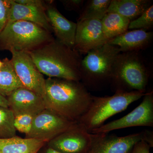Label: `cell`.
<instances>
[{
    "mask_svg": "<svg viewBox=\"0 0 153 153\" xmlns=\"http://www.w3.org/2000/svg\"><path fill=\"white\" fill-rule=\"evenodd\" d=\"M92 97L80 81L49 77L45 80L46 108L72 121L78 122L90 106Z\"/></svg>",
    "mask_w": 153,
    "mask_h": 153,
    "instance_id": "6da1fadb",
    "label": "cell"
},
{
    "mask_svg": "<svg viewBox=\"0 0 153 153\" xmlns=\"http://www.w3.org/2000/svg\"><path fill=\"white\" fill-rule=\"evenodd\" d=\"M28 53L38 70L48 77L80 81L81 55L56 39Z\"/></svg>",
    "mask_w": 153,
    "mask_h": 153,
    "instance_id": "7a4b0ae2",
    "label": "cell"
},
{
    "mask_svg": "<svg viewBox=\"0 0 153 153\" xmlns=\"http://www.w3.org/2000/svg\"><path fill=\"white\" fill-rule=\"evenodd\" d=\"M150 73L140 51L120 52L113 66L110 85L111 90L146 92Z\"/></svg>",
    "mask_w": 153,
    "mask_h": 153,
    "instance_id": "3957f363",
    "label": "cell"
},
{
    "mask_svg": "<svg viewBox=\"0 0 153 153\" xmlns=\"http://www.w3.org/2000/svg\"><path fill=\"white\" fill-rule=\"evenodd\" d=\"M121 52L108 43L88 52L80 64V82L88 90L98 91L110 84L113 66Z\"/></svg>",
    "mask_w": 153,
    "mask_h": 153,
    "instance_id": "277c9868",
    "label": "cell"
},
{
    "mask_svg": "<svg viewBox=\"0 0 153 153\" xmlns=\"http://www.w3.org/2000/svg\"><path fill=\"white\" fill-rule=\"evenodd\" d=\"M55 39L52 33L34 23L9 22L0 34V50L29 53Z\"/></svg>",
    "mask_w": 153,
    "mask_h": 153,
    "instance_id": "5b68a950",
    "label": "cell"
},
{
    "mask_svg": "<svg viewBox=\"0 0 153 153\" xmlns=\"http://www.w3.org/2000/svg\"><path fill=\"white\" fill-rule=\"evenodd\" d=\"M146 92L141 91H117L112 96H93L86 112L78 121L90 132L101 126L113 116L125 110L134 102L142 98Z\"/></svg>",
    "mask_w": 153,
    "mask_h": 153,
    "instance_id": "8992f818",
    "label": "cell"
},
{
    "mask_svg": "<svg viewBox=\"0 0 153 153\" xmlns=\"http://www.w3.org/2000/svg\"><path fill=\"white\" fill-rule=\"evenodd\" d=\"M142 102L127 114L103 124L90 132L93 134H107L116 130L136 126L153 127V92H146Z\"/></svg>",
    "mask_w": 153,
    "mask_h": 153,
    "instance_id": "52a82bcc",
    "label": "cell"
},
{
    "mask_svg": "<svg viewBox=\"0 0 153 153\" xmlns=\"http://www.w3.org/2000/svg\"><path fill=\"white\" fill-rule=\"evenodd\" d=\"M96 136L77 122L66 131L46 143L49 148L61 153H88Z\"/></svg>",
    "mask_w": 153,
    "mask_h": 153,
    "instance_id": "ba28073f",
    "label": "cell"
},
{
    "mask_svg": "<svg viewBox=\"0 0 153 153\" xmlns=\"http://www.w3.org/2000/svg\"><path fill=\"white\" fill-rule=\"evenodd\" d=\"M76 123L52 110L45 108L34 117L31 131L26 135V138L44 140L48 142Z\"/></svg>",
    "mask_w": 153,
    "mask_h": 153,
    "instance_id": "9c48e42d",
    "label": "cell"
},
{
    "mask_svg": "<svg viewBox=\"0 0 153 153\" xmlns=\"http://www.w3.org/2000/svg\"><path fill=\"white\" fill-rule=\"evenodd\" d=\"M11 59L16 73L24 87L35 91L43 99L45 95V80L28 52H11Z\"/></svg>",
    "mask_w": 153,
    "mask_h": 153,
    "instance_id": "30bf717a",
    "label": "cell"
},
{
    "mask_svg": "<svg viewBox=\"0 0 153 153\" xmlns=\"http://www.w3.org/2000/svg\"><path fill=\"white\" fill-rule=\"evenodd\" d=\"M74 49L80 55H86L92 49L107 43L101 20H88L76 22Z\"/></svg>",
    "mask_w": 153,
    "mask_h": 153,
    "instance_id": "8fae6325",
    "label": "cell"
},
{
    "mask_svg": "<svg viewBox=\"0 0 153 153\" xmlns=\"http://www.w3.org/2000/svg\"><path fill=\"white\" fill-rule=\"evenodd\" d=\"M95 134L88 153H130L135 145L143 138V131L123 137L108 134Z\"/></svg>",
    "mask_w": 153,
    "mask_h": 153,
    "instance_id": "7c38bea8",
    "label": "cell"
},
{
    "mask_svg": "<svg viewBox=\"0 0 153 153\" xmlns=\"http://www.w3.org/2000/svg\"><path fill=\"white\" fill-rule=\"evenodd\" d=\"M7 98L15 117L24 114L35 117L46 108L43 97L24 86L14 91Z\"/></svg>",
    "mask_w": 153,
    "mask_h": 153,
    "instance_id": "4fadbf2b",
    "label": "cell"
},
{
    "mask_svg": "<svg viewBox=\"0 0 153 153\" xmlns=\"http://www.w3.org/2000/svg\"><path fill=\"white\" fill-rule=\"evenodd\" d=\"M47 1L46 13L56 40L67 47L74 49L76 23L65 18L53 4V1Z\"/></svg>",
    "mask_w": 153,
    "mask_h": 153,
    "instance_id": "5bb4252c",
    "label": "cell"
},
{
    "mask_svg": "<svg viewBox=\"0 0 153 153\" xmlns=\"http://www.w3.org/2000/svg\"><path fill=\"white\" fill-rule=\"evenodd\" d=\"M24 21L31 22L40 26L49 33L52 30L46 13V8L23 5L11 0L9 22Z\"/></svg>",
    "mask_w": 153,
    "mask_h": 153,
    "instance_id": "9a60e30c",
    "label": "cell"
},
{
    "mask_svg": "<svg viewBox=\"0 0 153 153\" xmlns=\"http://www.w3.org/2000/svg\"><path fill=\"white\" fill-rule=\"evenodd\" d=\"M153 38V32L132 30L113 38L107 43L119 47L121 52L140 51L149 46Z\"/></svg>",
    "mask_w": 153,
    "mask_h": 153,
    "instance_id": "2e32d148",
    "label": "cell"
},
{
    "mask_svg": "<svg viewBox=\"0 0 153 153\" xmlns=\"http://www.w3.org/2000/svg\"><path fill=\"white\" fill-rule=\"evenodd\" d=\"M47 143L44 140L17 136L0 139V153H38Z\"/></svg>",
    "mask_w": 153,
    "mask_h": 153,
    "instance_id": "e0dca14e",
    "label": "cell"
},
{
    "mask_svg": "<svg viewBox=\"0 0 153 153\" xmlns=\"http://www.w3.org/2000/svg\"><path fill=\"white\" fill-rule=\"evenodd\" d=\"M151 0H111L107 13H114L130 22L136 19L152 5Z\"/></svg>",
    "mask_w": 153,
    "mask_h": 153,
    "instance_id": "ac0fdd59",
    "label": "cell"
},
{
    "mask_svg": "<svg viewBox=\"0 0 153 153\" xmlns=\"http://www.w3.org/2000/svg\"><path fill=\"white\" fill-rule=\"evenodd\" d=\"M2 62L0 68V94L7 98L14 91L24 85L15 71L11 60L6 57Z\"/></svg>",
    "mask_w": 153,
    "mask_h": 153,
    "instance_id": "d6986e66",
    "label": "cell"
},
{
    "mask_svg": "<svg viewBox=\"0 0 153 153\" xmlns=\"http://www.w3.org/2000/svg\"><path fill=\"white\" fill-rule=\"evenodd\" d=\"M102 30L107 43L128 31L130 21L119 14L107 13L102 19Z\"/></svg>",
    "mask_w": 153,
    "mask_h": 153,
    "instance_id": "ffe728a7",
    "label": "cell"
},
{
    "mask_svg": "<svg viewBox=\"0 0 153 153\" xmlns=\"http://www.w3.org/2000/svg\"><path fill=\"white\" fill-rule=\"evenodd\" d=\"M111 0H88L80 11L77 22L88 20H101L107 13Z\"/></svg>",
    "mask_w": 153,
    "mask_h": 153,
    "instance_id": "44dd1931",
    "label": "cell"
},
{
    "mask_svg": "<svg viewBox=\"0 0 153 153\" xmlns=\"http://www.w3.org/2000/svg\"><path fill=\"white\" fill-rule=\"evenodd\" d=\"M14 120L13 113L9 108L0 106V139L9 138L16 136Z\"/></svg>",
    "mask_w": 153,
    "mask_h": 153,
    "instance_id": "7402d4cb",
    "label": "cell"
},
{
    "mask_svg": "<svg viewBox=\"0 0 153 153\" xmlns=\"http://www.w3.org/2000/svg\"><path fill=\"white\" fill-rule=\"evenodd\" d=\"M153 27V6L149 7L136 19L130 22L128 30H147Z\"/></svg>",
    "mask_w": 153,
    "mask_h": 153,
    "instance_id": "603a6c76",
    "label": "cell"
},
{
    "mask_svg": "<svg viewBox=\"0 0 153 153\" xmlns=\"http://www.w3.org/2000/svg\"><path fill=\"white\" fill-rule=\"evenodd\" d=\"M34 116L29 114H21L15 117L14 126L16 130L27 134L31 131Z\"/></svg>",
    "mask_w": 153,
    "mask_h": 153,
    "instance_id": "cb8c5ba5",
    "label": "cell"
},
{
    "mask_svg": "<svg viewBox=\"0 0 153 153\" xmlns=\"http://www.w3.org/2000/svg\"><path fill=\"white\" fill-rule=\"evenodd\" d=\"M11 0H0V34L9 22Z\"/></svg>",
    "mask_w": 153,
    "mask_h": 153,
    "instance_id": "d4e9b609",
    "label": "cell"
},
{
    "mask_svg": "<svg viewBox=\"0 0 153 153\" xmlns=\"http://www.w3.org/2000/svg\"><path fill=\"white\" fill-rule=\"evenodd\" d=\"M66 10L80 11L84 5V0H62L60 1Z\"/></svg>",
    "mask_w": 153,
    "mask_h": 153,
    "instance_id": "484cf974",
    "label": "cell"
},
{
    "mask_svg": "<svg viewBox=\"0 0 153 153\" xmlns=\"http://www.w3.org/2000/svg\"><path fill=\"white\" fill-rule=\"evenodd\" d=\"M16 3L23 5L33 6L46 8L47 2L41 0H14Z\"/></svg>",
    "mask_w": 153,
    "mask_h": 153,
    "instance_id": "4316f807",
    "label": "cell"
},
{
    "mask_svg": "<svg viewBox=\"0 0 153 153\" xmlns=\"http://www.w3.org/2000/svg\"><path fill=\"white\" fill-rule=\"evenodd\" d=\"M150 148L149 145L141 140L135 145L130 153H150Z\"/></svg>",
    "mask_w": 153,
    "mask_h": 153,
    "instance_id": "83f0119b",
    "label": "cell"
},
{
    "mask_svg": "<svg viewBox=\"0 0 153 153\" xmlns=\"http://www.w3.org/2000/svg\"><path fill=\"white\" fill-rule=\"evenodd\" d=\"M145 142L149 145L151 148L153 146V132L149 130L143 131V140Z\"/></svg>",
    "mask_w": 153,
    "mask_h": 153,
    "instance_id": "f1b7e54d",
    "label": "cell"
},
{
    "mask_svg": "<svg viewBox=\"0 0 153 153\" xmlns=\"http://www.w3.org/2000/svg\"><path fill=\"white\" fill-rule=\"evenodd\" d=\"M38 153H61L57 152V151L54 150L51 148H49L47 146V145L45 144L43 147L40 151H39Z\"/></svg>",
    "mask_w": 153,
    "mask_h": 153,
    "instance_id": "f546056e",
    "label": "cell"
},
{
    "mask_svg": "<svg viewBox=\"0 0 153 153\" xmlns=\"http://www.w3.org/2000/svg\"><path fill=\"white\" fill-rule=\"evenodd\" d=\"M0 106L5 108H9V104L6 97L0 94Z\"/></svg>",
    "mask_w": 153,
    "mask_h": 153,
    "instance_id": "4dcf8cb0",
    "label": "cell"
},
{
    "mask_svg": "<svg viewBox=\"0 0 153 153\" xmlns=\"http://www.w3.org/2000/svg\"><path fill=\"white\" fill-rule=\"evenodd\" d=\"M3 62L2 60H0V68L1 67L2 65Z\"/></svg>",
    "mask_w": 153,
    "mask_h": 153,
    "instance_id": "1f68e13d",
    "label": "cell"
}]
</instances>
